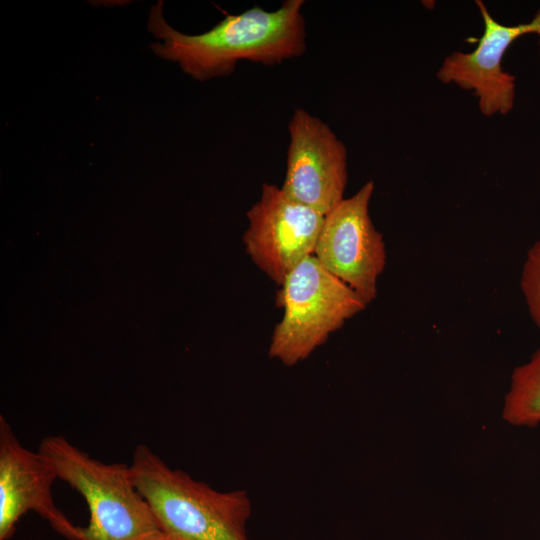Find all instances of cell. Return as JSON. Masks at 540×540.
I'll return each mask as SVG.
<instances>
[{"mask_svg":"<svg viewBox=\"0 0 540 540\" xmlns=\"http://www.w3.org/2000/svg\"><path fill=\"white\" fill-rule=\"evenodd\" d=\"M303 4V0H287L274 11L255 6L238 15L226 14L202 34L186 35L168 25L163 2L158 1L151 8L148 27L162 42L151 47L200 81L230 74L240 60L278 64L306 49Z\"/></svg>","mask_w":540,"mask_h":540,"instance_id":"1","label":"cell"},{"mask_svg":"<svg viewBox=\"0 0 540 540\" xmlns=\"http://www.w3.org/2000/svg\"><path fill=\"white\" fill-rule=\"evenodd\" d=\"M243 241L251 260L277 285L313 255L325 215L292 199L281 187L264 183L247 212Z\"/></svg>","mask_w":540,"mask_h":540,"instance_id":"6","label":"cell"},{"mask_svg":"<svg viewBox=\"0 0 540 540\" xmlns=\"http://www.w3.org/2000/svg\"><path fill=\"white\" fill-rule=\"evenodd\" d=\"M131 478L169 540H248L251 502L243 490L220 492L169 467L144 444L132 455Z\"/></svg>","mask_w":540,"mask_h":540,"instance_id":"2","label":"cell"},{"mask_svg":"<svg viewBox=\"0 0 540 540\" xmlns=\"http://www.w3.org/2000/svg\"><path fill=\"white\" fill-rule=\"evenodd\" d=\"M484 31L471 52L455 51L448 55L436 76L444 84L471 90L484 116L507 114L514 107L515 77L502 67L509 46L519 37L532 33L530 23L507 26L496 21L482 1H476Z\"/></svg>","mask_w":540,"mask_h":540,"instance_id":"9","label":"cell"},{"mask_svg":"<svg viewBox=\"0 0 540 540\" xmlns=\"http://www.w3.org/2000/svg\"><path fill=\"white\" fill-rule=\"evenodd\" d=\"M288 129L290 143L281 189L327 215L344 199L346 147L326 123L301 108L295 109Z\"/></svg>","mask_w":540,"mask_h":540,"instance_id":"7","label":"cell"},{"mask_svg":"<svg viewBox=\"0 0 540 540\" xmlns=\"http://www.w3.org/2000/svg\"><path fill=\"white\" fill-rule=\"evenodd\" d=\"M56 479L53 467L38 451L25 448L0 415V540L13 537L19 519L30 511L67 540H80L79 526L53 499Z\"/></svg>","mask_w":540,"mask_h":540,"instance_id":"8","label":"cell"},{"mask_svg":"<svg viewBox=\"0 0 540 540\" xmlns=\"http://www.w3.org/2000/svg\"><path fill=\"white\" fill-rule=\"evenodd\" d=\"M38 452L88 506L80 540H169L135 486L129 465L93 458L62 435L43 438Z\"/></svg>","mask_w":540,"mask_h":540,"instance_id":"3","label":"cell"},{"mask_svg":"<svg viewBox=\"0 0 540 540\" xmlns=\"http://www.w3.org/2000/svg\"><path fill=\"white\" fill-rule=\"evenodd\" d=\"M280 287L276 304L284 314L274 328L269 356L286 366L306 359L332 332L367 306L314 255L301 261Z\"/></svg>","mask_w":540,"mask_h":540,"instance_id":"4","label":"cell"},{"mask_svg":"<svg viewBox=\"0 0 540 540\" xmlns=\"http://www.w3.org/2000/svg\"><path fill=\"white\" fill-rule=\"evenodd\" d=\"M520 288L534 323L540 328V240L527 252L523 264Z\"/></svg>","mask_w":540,"mask_h":540,"instance_id":"11","label":"cell"},{"mask_svg":"<svg viewBox=\"0 0 540 540\" xmlns=\"http://www.w3.org/2000/svg\"><path fill=\"white\" fill-rule=\"evenodd\" d=\"M532 27V33L539 35V53H540V11L535 15V17L529 22Z\"/></svg>","mask_w":540,"mask_h":540,"instance_id":"12","label":"cell"},{"mask_svg":"<svg viewBox=\"0 0 540 540\" xmlns=\"http://www.w3.org/2000/svg\"><path fill=\"white\" fill-rule=\"evenodd\" d=\"M373 181L344 198L325 215L314 256L367 304L377 295V280L386 264L385 243L369 214Z\"/></svg>","mask_w":540,"mask_h":540,"instance_id":"5","label":"cell"},{"mask_svg":"<svg viewBox=\"0 0 540 540\" xmlns=\"http://www.w3.org/2000/svg\"><path fill=\"white\" fill-rule=\"evenodd\" d=\"M503 418L515 426L535 427L540 423V348L513 370Z\"/></svg>","mask_w":540,"mask_h":540,"instance_id":"10","label":"cell"}]
</instances>
